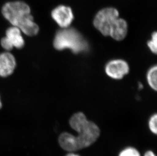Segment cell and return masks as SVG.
Segmentation results:
<instances>
[{
  "label": "cell",
  "instance_id": "8992f818",
  "mask_svg": "<svg viewBox=\"0 0 157 156\" xmlns=\"http://www.w3.org/2000/svg\"><path fill=\"white\" fill-rule=\"evenodd\" d=\"M129 65L122 59L113 60L105 66V72L110 78L121 79L129 72Z\"/></svg>",
  "mask_w": 157,
  "mask_h": 156
},
{
  "label": "cell",
  "instance_id": "2e32d148",
  "mask_svg": "<svg viewBox=\"0 0 157 156\" xmlns=\"http://www.w3.org/2000/svg\"><path fill=\"white\" fill-rule=\"evenodd\" d=\"M2 107V103L1 101V99H0V108Z\"/></svg>",
  "mask_w": 157,
  "mask_h": 156
},
{
  "label": "cell",
  "instance_id": "5b68a950",
  "mask_svg": "<svg viewBox=\"0 0 157 156\" xmlns=\"http://www.w3.org/2000/svg\"><path fill=\"white\" fill-rule=\"evenodd\" d=\"M52 17L61 28H68L74 19V15L71 8L64 5H59L53 9Z\"/></svg>",
  "mask_w": 157,
  "mask_h": 156
},
{
  "label": "cell",
  "instance_id": "5bb4252c",
  "mask_svg": "<svg viewBox=\"0 0 157 156\" xmlns=\"http://www.w3.org/2000/svg\"><path fill=\"white\" fill-rule=\"evenodd\" d=\"M144 156H156L155 155V154L153 152H151V150H148L147 152L145 153L144 154Z\"/></svg>",
  "mask_w": 157,
  "mask_h": 156
},
{
  "label": "cell",
  "instance_id": "7c38bea8",
  "mask_svg": "<svg viewBox=\"0 0 157 156\" xmlns=\"http://www.w3.org/2000/svg\"><path fill=\"white\" fill-rule=\"evenodd\" d=\"M119 156H140V155L136 149L133 147H129L122 150Z\"/></svg>",
  "mask_w": 157,
  "mask_h": 156
},
{
  "label": "cell",
  "instance_id": "9c48e42d",
  "mask_svg": "<svg viewBox=\"0 0 157 156\" xmlns=\"http://www.w3.org/2000/svg\"><path fill=\"white\" fill-rule=\"evenodd\" d=\"M127 32L128 24L126 21L119 17L111 27L109 36L117 41H121L126 37Z\"/></svg>",
  "mask_w": 157,
  "mask_h": 156
},
{
  "label": "cell",
  "instance_id": "4fadbf2b",
  "mask_svg": "<svg viewBox=\"0 0 157 156\" xmlns=\"http://www.w3.org/2000/svg\"><path fill=\"white\" fill-rule=\"evenodd\" d=\"M157 114H155L150 118L148 125L151 131L155 134H157Z\"/></svg>",
  "mask_w": 157,
  "mask_h": 156
},
{
  "label": "cell",
  "instance_id": "52a82bcc",
  "mask_svg": "<svg viewBox=\"0 0 157 156\" xmlns=\"http://www.w3.org/2000/svg\"><path fill=\"white\" fill-rule=\"evenodd\" d=\"M16 67L14 56L8 52L0 54V76L7 77L13 72Z\"/></svg>",
  "mask_w": 157,
  "mask_h": 156
},
{
  "label": "cell",
  "instance_id": "8fae6325",
  "mask_svg": "<svg viewBox=\"0 0 157 156\" xmlns=\"http://www.w3.org/2000/svg\"><path fill=\"white\" fill-rule=\"evenodd\" d=\"M147 46L153 53L157 54V33L156 32H153L152 34L151 40L148 42Z\"/></svg>",
  "mask_w": 157,
  "mask_h": 156
},
{
  "label": "cell",
  "instance_id": "ba28073f",
  "mask_svg": "<svg viewBox=\"0 0 157 156\" xmlns=\"http://www.w3.org/2000/svg\"><path fill=\"white\" fill-rule=\"evenodd\" d=\"M21 32L19 28L12 26L8 28L6 31V36L3 38L12 49L14 47L17 49L22 48L25 45V41Z\"/></svg>",
  "mask_w": 157,
  "mask_h": 156
},
{
  "label": "cell",
  "instance_id": "9a60e30c",
  "mask_svg": "<svg viewBox=\"0 0 157 156\" xmlns=\"http://www.w3.org/2000/svg\"><path fill=\"white\" fill-rule=\"evenodd\" d=\"M66 156H78V155H76V154H74L73 153H70L69 154H68V155H67Z\"/></svg>",
  "mask_w": 157,
  "mask_h": 156
},
{
  "label": "cell",
  "instance_id": "277c9868",
  "mask_svg": "<svg viewBox=\"0 0 157 156\" xmlns=\"http://www.w3.org/2000/svg\"><path fill=\"white\" fill-rule=\"evenodd\" d=\"M119 17V12L114 8H106L100 10L95 16L93 24L103 35H109L113 22Z\"/></svg>",
  "mask_w": 157,
  "mask_h": 156
},
{
  "label": "cell",
  "instance_id": "3957f363",
  "mask_svg": "<svg viewBox=\"0 0 157 156\" xmlns=\"http://www.w3.org/2000/svg\"><path fill=\"white\" fill-rule=\"evenodd\" d=\"M53 46L58 50L68 49L76 54L88 49L87 42L74 28H63L59 30L55 35Z\"/></svg>",
  "mask_w": 157,
  "mask_h": 156
},
{
  "label": "cell",
  "instance_id": "7a4b0ae2",
  "mask_svg": "<svg viewBox=\"0 0 157 156\" xmlns=\"http://www.w3.org/2000/svg\"><path fill=\"white\" fill-rule=\"evenodd\" d=\"M75 130L78 133L76 136L68 132L59 136V143L64 150L73 152L89 147L96 141L100 134L98 126L90 121Z\"/></svg>",
  "mask_w": 157,
  "mask_h": 156
},
{
  "label": "cell",
  "instance_id": "6da1fadb",
  "mask_svg": "<svg viewBox=\"0 0 157 156\" xmlns=\"http://www.w3.org/2000/svg\"><path fill=\"white\" fill-rule=\"evenodd\" d=\"M2 14L14 27L29 36H34L39 31L38 25L34 21L28 5L21 1L8 2L2 8Z\"/></svg>",
  "mask_w": 157,
  "mask_h": 156
},
{
  "label": "cell",
  "instance_id": "30bf717a",
  "mask_svg": "<svg viewBox=\"0 0 157 156\" xmlns=\"http://www.w3.org/2000/svg\"><path fill=\"white\" fill-rule=\"evenodd\" d=\"M157 67L153 66L148 71L147 74V80L150 87L156 91L157 89Z\"/></svg>",
  "mask_w": 157,
  "mask_h": 156
}]
</instances>
